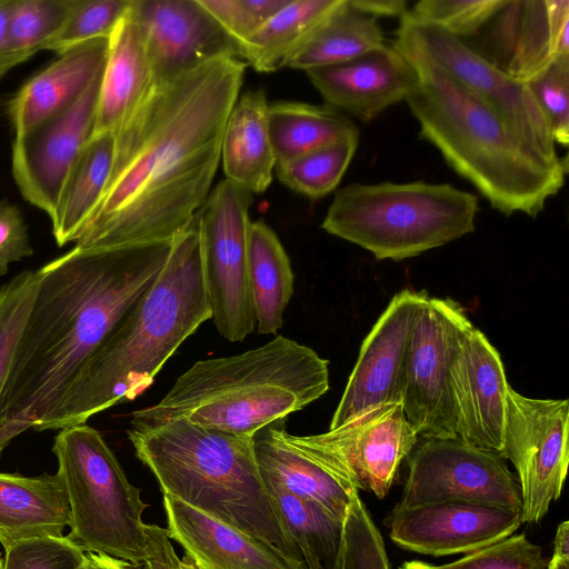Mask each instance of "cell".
Returning <instances> with one entry per match:
<instances>
[{
  "label": "cell",
  "mask_w": 569,
  "mask_h": 569,
  "mask_svg": "<svg viewBox=\"0 0 569 569\" xmlns=\"http://www.w3.org/2000/svg\"><path fill=\"white\" fill-rule=\"evenodd\" d=\"M246 68L218 58L152 79L114 134L107 186L73 248L172 241L191 224L211 191Z\"/></svg>",
  "instance_id": "obj_1"
},
{
  "label": "cell",
  "mask_w": 569,
  "mask_h": 569,
  "mask_svg": "<svg viewBox=\"0 0 569 569\" xmlns=\"http://www.w3.org/2000/svg\"><path fill=\"white\" fill-rule=\"evenodd\" d=\"M172 241L102 250L72 248L41 280L0 397V443L36 429L117 321L149 290Z\"/></svg>",
  "instance_id": "obj_2"
},
{
  "label": "cell",
  "mask_w": 569,
  "mask_h": 569,
  "mask_svg": "<svg viewBox=\"0 0 569 569\" xmlns=\"http://www.w3.org/2000/svg\"><path fill=\"white\" fill-rule=\"evenodd\" d=\"M211 319L197 219L172 240L154 283L127 310L34 430H60L142 395L169 358Z\"/></svg>",
  "instance_id": "obj_3"
},
{
  "label": "cell",
  "mask_w": 569,
  "mask_h": 569,
  "mask_svg": "<svg viewBox=\"0 0 569 569\" xmlns=\"http://www.w3.org/2000/svg\"><path fill=\"white\" fill-rule=\"evenodd\" d=\"M407 59L419 78L405 100L419 124V136L492 209L507 217L536 218L565 186L567 157L550 160L443 70L421 59Z\"/></svg>",
  "instance_id": "obj_4"
},
{
  "label": "cell",
  "mask_w": 569,
  "mask_h": 569,
  "mask_svg": "<svg viewBox=\"0 0 569 569\" xmlns=\"http://www.w3.org/2000/svg\"><path fill=\"white\" fill-rule=\"evenodd\" d=\"M328 360L283 336L239 355L194 362L157 403L133 411L131 428L184 420L254 437L322 397Z\"/></svg>",
  "instance_id": "obj_5"
},
{
  "label": "cell",
  "mask_w": 569,
  "mask_h": 569,
  "mask_svg": "<svg viewBox=\"0 0 569 569\" xmlns=\"http://www.w3.org/2000/svg\"><path fill=\"white\" fill-rule=\"evenodd\" d=\"M162 493L248 535L290 569H306L261 478L253 437L184 420L128 430Z\"/></svg>",
  "instance_id": "obj_6"
},
{
  "label": "cell",
  "mask_w": 569,
  "mask_h": 569,
  "mask_svg": "<svg viewBox=\"0 0 569 569\" xmlns=\"http://www.w3.org/2000/svg\"><path fill=\"white\" fill-rule=\"evenodd\" d=\"M478 211V197L450 183L353 182L335 191L321 228L400 261L473 232Z\"/></svg>",
  "instance_id": "obj_7"
},
{
  "label": "cell",
  "mask_w": 569,
  "mask_h": 569,
  "mask_svg": "<svg viewBox=\"0 0 569 569\" xmlns=\"http://www.w3.org/2000/svg\"><path fill=\"white\" fill-rule=\"evenodd\" d=\"M52 452L70 507L68 535L86 552L134 566L148 556V505L101 433L86 423L60 429Z\"/></svg>",
  "instance_id": "obj_8"
},
{
  "label": "cell",
  "mask_w": 569,
  "mask_h": 569,
  "mask_svg": "<svg viewBox=\"0 0 569 569\" xmlns=\"http://www.w3.org/2000/svg\"><path fill=\"white\" fill-rule=\"evenodd\" d=\"M252 196L224 178L196 216L211 319L230 342L243 341L256 327L248 276Z\"/></svg>",
  "instance_id": "obj_9"
},
{
  "label": "cell",
  "mask_w": 569,
  "mask_h": 569,
  "mask_svg": "<svg viewBox=\"0 0 569 569\" xmlns=\"http://www.w3.org/2000/svg\"><path fill=\"white\" fill-rule=\"evenodd\" d=\"M391 44L406 58L435 64L497 111L523 139L552 161L558 154L549 124L527 83L493 67L463 40L415 16L399 18Z\"/></svg>",
  "instance_id": "obj_10"
},
{
  "label": "cell",
  "mask_w": 569,
  "mask_h": 569,
  "mask_svg": "<svg viewBox=\"0 0 569 569\" xmlns=\"http://www.w3.org/2000/svg\"><path fill=\"white\" fill-rule=\"evenodd\" d=\"M418 438L400 403L373 408L325 433H289L296 447L341 482L379 499L388 495Z\"/></svg>",
  "instance_id": "obj_11"
},
{
  "label": "cell",
  "mask_w": 569,
  "mask_h": 569,
  "mask_svg": "<svg viewBox=\"0 0 569 569\" xmlns=\"http://www.w3.org/2000/svg\"><path fill=\"white\" fill-rule=\"evenodd\" d=\"M462 307L427 297L419 306L407 349L401 406L418 436L458 439L449 368L462 326Z\"/></svg>",
  "instance_id": "obj_12"
},
{
  "label": "cell",
  "mask_w": 569,
  "mask_h": 569,
  "mask_svg": "<svg viewBox=\"0 0 569 569\" xmlns=\"http://www.w3.org/2000/svg\"><path fill=\"white\" fill-rule=\"evenodd\" d=\"M569 401L528 398L510 386L501 457L512 462L522 522L537 523L561 495L569 462Z\"/></svg>",
  "instance_id": "obj_13"
},
{
  "label": "cell",
  "mask_w": 569,
  "mask_h": 569,
  "mask_svg": "<svg viewBox=\"0 0 569 569\" xmlns=\"http://www.w3.org/2000/svg\"><path fill=\"white\" fill-rule=\"evenodd\" d=\"M505 460L459 439H425L409 455L398 505L468 502L521 509L517 476Z\"/></svg>",
  "instance_id": "obj_14"
},
{
  "label": "cell",
  "mask_w": 569,
  "mask_h": 569,
  "mask_svg": "<svg viewBox=\"0 0 569 569\" xmlns=\"http://www.w3.org/2000/svg\"><path fill=\"white\" fill-rule=\"evenodd\" d=\"M102 73L69 108L13 139V180L23 199L49 218L74 160L92 137Z\"/></svg>",
  "instance_id": "obj_15"
},
{
  "label": "cell",
  "mask_w": 569,
  "mask_h": 569,
  "mask_svg": "<svg viewBox=\"0 0 569 569\" xmlns=\"http://www.w3.org/2000/svg\"><path fill=\"white\" fill-rule=\"evenodd\" d=\"M467 44L509 78L528 83L569 56L568 0H507Z\"/></svg>",
  "instance_id": "obj_16"
},
{
  "label": "cell",
  "mask_w": 569,
  "mask_h": 569,
  "mask_svg": "<svg viewBox=\"0 0 569 569\" xmlns=\"http://www.w3.org/2000/svg\"><path fill=\"white\" fill-rule=\"evenodd\" d=\"M398 547L432 557L471 553L519 529L522 510L468 502L396 505L385 519Z\"/></svg>",
  "instance_id": "obj_17"
},
{
  "label": "cell",
  "mask_w": 569,
  "mask_h": 569,
  "mask_svg": "<svg viewBox=\"0 0 569 569\" xmlns=\"http://www.w3.org/2000/svg\"><path fill=\"white\" fill-rule=\"evenodd\" d=\"M426 290L396 293L363 340L329 429L373 408L400 403L403 368L417 310Z\"/></svg>",
  "instance_id": "obj_18"
},
{
  "label": "cell",
  "mask_w": 569,
  "mask_h": 569,
  "mask_svg": "<svg viewBox=\"0 0 569 569\" xmlns=\"http://www.w3.org/2000/svg\"><path fill=\"white\" fill-rule=\"evenodd\" d=\"M457 437L501 456L509 383L498 350L469 319L449 368Z\"/></svg>",
  "instance_id": "obj_19"
},
{
  "label": "cell",
  "mask_w": 569,
  "mask_h": 569,
  "mask_svg": "<svg viewBox=\"0 0 569 569\" xmlns=\"http://www.w3.org/2000/svg\"><path fill=\"white\" fill-rule=\"evenodd\" d=\"M129 13L143 36L153 79L218 58L240 59V44L199 0H131Z\"/></svg>",
  "instance_id": "obj_20"
},
{
  "label": "cell",
  "mask_w": 569,
  "mask_h": 569,
  "mask_svg": "<svg viewBox=\"0 0 569 569\" xmlns=\"http://www.w3.org/2000/svg\"><path fill=\"white\" fill-rule=\"evenodd\" d=\"M305 72L328 107L363 123L405 101L419 80L412 63L387 43L351 60Z\"/></svg>",
  "instance_id": "obj_21"
},
{
  "label": "cell",
  "mask_w": 569,
  "mask_h": 569,
  "mask_svg": "<svg viewBox=\"0 0 569 569\" xmlns=\"http://www.w3.org/2000/svg\"><path fill=\"white\" fill-rule=\"evenodd\" d=\"M108 48L109 38L86 41L30 78L6 104L14 137L73 104L103 71Z\"/></svg>",
  "instance_id": "obj_22"
},
{
  "label": "cell",
  "mask_w": 569,
  "mask_h": 569,
  "mask_svg": "<svg viewBox=\"0 0 569 569\" xmlns=\"http://www.w3.org/2000/svg\"><path fill=\"white\" fill-rule=\"evenodd\" d=\"M167 531L196 569H290L246 533L163 493Z\"/></svg>",
  "instance_id": "obj_23"
},
{
  "label": "cell",
  "mask_w": 569,
  "mask_h": 569,
  "mask_svg": "<svg viewBox=\"0 0 569 569\" xmlns=\"http://www.w3.org/2000/svg\"><path fill=\"white\" fill-rule=\"evenodd\" d=\"M283 420L269 425L253 437L256 461L263 481L313 502L343 521L359 493L318 465L289 439Z\"/></svg>",
  "instance_id": "obj_24"
},
{
  "label": "cell",
  "mask_w": 569,
  "mask_h": 569,
  "mask_svg": "<svg viewBox=\"0 0 569 569\" xmlns=\"http://www.w3.org/2000/svg\"><path fill=\"white\" fill-rule=\"evenodd\" d=\"M152 79L143 36L128 9L109 37L92 137L106 133L114 136L136 109Z\"/></svg>",
  "instance_id": "obj_25"
},
{
  "label": "cell",
  "mask_w": 569,
  "mask_h": 569,
  "mask_svg": "<svg viewBox=\"0 0 569 569\" xmlns=\"http://www.w3.org/2000/svg\"><path fill=\"white\" fill-rule=\"evenodd\" d=\"M70 507L57 473L0 472V543L4 550L31 538L62 537Z\"/></svg>",
  "instance_id": "obj_26"
},
{
  "label": "cell",
  "mask_w": 569,
  "mask_h": 569,
  "mask_svg": "<svg viewBox=\"0 0 569 569\" xmlns=\"http://www.w3.org/2000/svg\"><path fill=\"white\" fill-rule=\"evenodd\" d=\"M268 107L262 89L239 96L222 138L220 161L226 179L252 194L268 189L277 164L269 137Z\"/></svg>",
  "instance_id": "obj_27"
},
{
  "label": "cell",
  "mask_w": 569,
  "mask_h": 569,
  "mask_svg": "<svg viewBox=\"0 0 569 569\" xmlns=\"http://www.w3.org/2000/svg\"><path fill=\"white\" fill-rule=\"evenodd\" d=\"M248 276L257 330L274 335L283 326L295 274L280 239L262 220L249 224Z\"/></svg>",
  "instance_id": "obj_28"
},
{
  "label": "cell",
  "mask_w": 569,
  "mask_h": 569,
  "mask_svg": "<svg viewBox=\"0 0 569 569\" xmlns=\"http://www.w3.org/2000/svg\"><path fill=\"white\" fill-rule=\"evenodd\" d=\"M113 134L91 137L74 160L50 218L59 247L76 242L107 186L114 154Z\"/></svg>",
  "instance_id": "obj_29"
},
{
  "label": "cell",
  "mask_w": 569,
  "mask_h": 569,
  "mask_svg": "<svg viewBox=\"0 0 569 569\" xmlns=\"http://www.w3.org/2000/svg\"><path fill=\"white\" fill-rule=\"evenodd\" d=\"M268 129L277 164L323 146L360 137L357 124L341 112L300 101L270 103Z\"/></svg>",
  "instance_id": "obj_30"
},
{
  "label": "cell",
  "mask_w": 569,
  "mask_h": 569,
  "mask_svg": "<svg viewBox=\"0 0 569 569\" xmlns=\"http://www.w3.org/2000/svg\"><path fill=\"white\" fill-rule=\"evenodd\" d=\"M342 0H289L240 46V59L258 72L288 66L298 49Z\"/></svg>",
  "instance_id": "obj_31"
},
{
  "label": "cell",
  "mask_w": 569,
  "mask_h": 569,
  "mask_svg": "<svg viewBox=\"0 0 569 569\" xmlns=\"http://www.w3.org/2000/svg\"><path fill=\"white\" fill-rule=\"evenodd\" d=\"M386 43L376 18L342 2L293 54L288 66L307 71L351 60Z\"/></svg>",
  "instance_id": "obj_32"
},
{
  "label": "cell",
  "mask_w": 569,
  "mask_h": 569,
  "mask_svg": "<svg viewBox=\"0 0 569 569\" xmlns=\"http://www.w3.org/2000/svg\"><path fill=\"white\" fill-rule=\"evenodd\" d=\"M263 482L284 528L302 556L306 569H337L343 521L272 482Z\"/></svg>",
  "instance_id": "obj_33"
},
{
  "label": "cell",
  "mask_w": 569,
  "mask_h": 569,
  "mask_svg": "<svg viewBox=\"0 0 569 569\" xmlns=\"http://www.w3.org/2000/svg\"><path fill=\"white\" fill-rule=\"evenodd\" d=\"M359 138L323 146L278 163L274 173L289 189L320 199L337 189L358 148Z\"/></svg>",
  "instance_id": "obj_34"
},
{
  "label": "cell",
  "mask_w": 569,
  "mask_h": 569,
  "mask_svg": "<svg viewBox=\"0 0 569 569\" xmlns=\"http://www.w3.org/2000/svg\"><path fill=\"white\" fill-rule=\"evenodd\" d=\"M72 0H10L9 42L14 64L28 61L61 29Z\"/></svg>",
  "instance_id": "obj_35"
},
{
  "label": "cell",
  "mask_w": 569,
  "mask_h": 569,
  "mask_svg": "<svg viewBox=\"0 0 569 569\" xmlns=\"http://www.w3.org/2000/svg\"><path fill=\"white\" fill-rule=\"evenodd\" d=\"M42 271L23 270L0 287V397L7 383ZM4 448L0 443V458Z\"/></svg>",
  "instance_id": "obj_36"
},
{
  "label": "cell",
  "mask_w": 569,
  "mask_h": 569,
  "mask_svg": "<svg viewBox=\"0 0 569 569\" xmlns=\"http://www.w3.org/2000/svg\"><path fill=\"white\" fill-rule=\"evenodd\" d=\"M131 0H72L61 29L43 47L59 56L97 38H109Z\"/></svg>",
  "instance_id": "obj_37"
},
{
  "label": "cell",
  "mask_w": 569,
  "mask_h": 569,
  "mask_svg": "<svg viewBox=\"0 0 569 569\" xmlns=\"http://www.w3.org/2000/svg\"><path fill=\"white\" fill-rule=\"evenodd\" d=\"M337 569H390L382 535L359 493L343 520Z\"/></svg>",
  "instance_id": "obj_38"
},
{
  "label": "cell",
  "mask_w": 569,
  "mask_h": 569,
  "mask_svg": "<svg viewBox=\"0 0 569 569\" xmlns=\"http://www.w3.org/2000/svg\"><path fill=\"white\" fill-rule=\"evenodd\" d=\"M507 0H421L410 11L463 40L475 37Z\"/></svg>",
  "instance_id": "obj_39"
},
{
  "label": "cell",
  "mask_w": 569,
  "mask_h": 569,
  "mask_svg": "<svg viewBox=\"0 0 569 569\" xmlns=\"http://www.w3.org/2000/svg\"><path fill=\"white\" fill-rule=\"evenodd\" d=\"M2 569H88V560L69 536L40 537L7 548Z\"/></svg>",
  "instance_id": "obj_40"
},
{
  "label": "cell",
  "mask_w": 569,
  "mask_h": 569,
  "mask_svg": "<svg viewBox=\"0 0 569 569\" xmlns=\"http://www.w3.org/2000/svg\"><path fill=\"white\" fill-rule=\"evenodd\" d=\"M545 116L556 146L569 143V56L558 57L527 83Z\"/></svg>",
  "instance_id": "obj_41"
},
{
  "label": "cell",
  "mask_w": 569,
  "mask_h": 569,
  "mask_svg": "<svg viewBox=\"0 0 569 569\" xmlns=\"http://www.w3.org/2000/svg\"><path fill=\"white\" fill-rule=\"evenodd\" d=\"M542 548L532 543L525 533L511 536L478 551L445 565H430L431 569H547Z\"/></svg>",
  "instance_id": "obj_42"
},
{
  "label": "cell",
  "mask_w": 569,
  "mask_h": 569,
  "mask_svg": "<svg viewBox=\"0 0 569 569\" xmlns=\"http://www.w3.org/2000/svg\"><path fill=\"white\" fill-rule=\"evenodd\" d=\"M289 0H199L240 46Z\"/></svg>",
  "instance_id": "obj_43"
},
{
  "label": "cell",
  "mask_w": 569,
  "mask_h": 569,
  "mask_svg": "<svg viewBox=\"0 0 569 569\" xmlns=\"http://www.w3.org/2000/svg\"><path fill=\"white\" fill-rule=\"evenodd\" d=\"M32 254L29 230L21 210L14 203L0 199V277L7 274L12 262Z\"/></svg>",
  "instance_id": "obj_44"
},
{
  "label": "cell",
  "mask_w": 569,
  "mask_h": 569,
  "mask_svg": "<svg viewBox=\"0 0 569 569\" xmlns=\"http://www.w3.org/2000/svg\"><path fill=\"white\" fill-rule=\"evenodd\" d=\"M148 556L142 569H196L191 560L182 559L173 549L168 531L157 525H148Z\"/></svg>",
  "instance_id": "obj_45"
},
{
  "label": "cell",
  "mask_w": 569,
  "mask_h": 569,
  "mask_svg": "<svg viewBox=\"0 0 569 569\" xmlns=\"http://www.w3.org/2000/svg\"><path fill=\"white\" fill-rule=\"evenodd\" d=\"M350 6L367 16L401 18L409 9L406 0H349Z\"/></svg>",
  "instance_id": "obj_46"
},
{
  "label": "cell",
  "mask_w": 569,
  "mask_h": 569,
  "mask_svg": "<svg viewBox=\"0 0 569 569\" xmlns=\"http://www.w3.org/2000/svg\"><path fill=\"white\" fill-rule=\"evenodd\" d=\"M10 0H0V79L16 67L9 42Z\"/></svg>",
  "instance_id": "obj_47"
},
{
  "label": "cell",
  "mask_w": 569,
  "mask_h": 569,
  "mask_svg": "<svg viewBox=\"0 0 569 569\" xmlns=\"http://www.w3.org/2000/svg\"><path fill=\"white\" fill-rule=\"evenodd\" d=\"M88 560V569H142L140 566H134L130 562L119 560L106 555L94 552H86Z\"/></svg>",
  "instance_id": "obj_48"
},
{
  "label": "cell",
  "mask_w": 569,
  "mask_h": 569,
  "mask_svg": "<svg viewBox=\"0 0 569 569\" xmlns=\"http://www.w3.org/2000/svg\"><path fill=\"white\" fill-rule=\"evenodd\" d=\"M553 542L552 556L569 558V522L567 520L559 523Z\"/></svg>",
  "instance_id": "obj_49"
},
{
  "label": "cell",
  "mask_w": 569,
  "mask_h": 569,
  "mask_svg": "<svg viewBox=\"0 0 569 569\" xmlns=\"http://www.w3.org/2000/svg\"><path fill=\"white\" fill-rule=\"evenodd\" d=\"M547 569H569V558L552 556L548 561Z\"/></svg>",
  "instance_id": "obj_50"
},
{
  "label": "cell",
  "mask_w": 569,
  "mask_h": 569,
  "mask_svg": "<svg viewBox=\"0 0 569 569\" xmlns=\"http://www.w3.org/2000/svg\"><path fill=\"white\" fill-rule=\"evenodd\" d=\"M399 569H431L430 563L412 560L406 561Z\"/></svg>",
  "instance_id": "obj_51"
},
{
  "label": "cell",
  "mask_w": 569,
  "mask_h": 569,
  "mask_svg": "<svg viewBox=\"0 0 569 569\" xmlns=\"http://www.w3.org/2000/svg\"><path fill=\"white\" fill-rule=\"evenodd\" d=\"M3 567V559L0 557V569Z\"/></svg>",
  "instance_id": "obj_52"
}]
</instances>
